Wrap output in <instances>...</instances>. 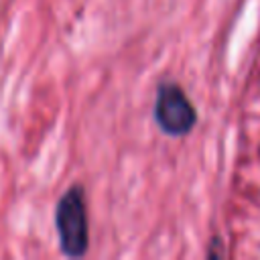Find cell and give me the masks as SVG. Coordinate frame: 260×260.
Segmentation results:
<instances>
[{"label": "cell", "mask_w": 260, "mask_h": 260, "mask_svg": "<svg viewBox=\"0 0 260 260\" xmlns=\"http://www.w3.org/2000/svg\"><path fill=\"white\" fill-rule=\"evenodd\" d=\"M55 223L59 232L61 250L75 258L87 250V213L81 187H71L57 203Z\"/></svg>", "instance_id": "1"}, {"label": "cell", "mask_w": 260, "mask_h": 260, "mask_svg": "<svg viewBox=\"0 0 260 260\" xmlns=\"http://www.w3.org/2000/svg\"><path fill=\"white\" fill-rule=\"evenodd\" d=\"M154 120L165 134L181 136L187 134L195 122L197 114L185 91L175 83H162L156 91L154 104Z\"/></svg>", "instance_id": "2"}]
</instances>
